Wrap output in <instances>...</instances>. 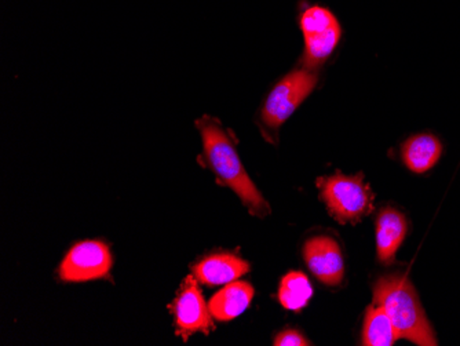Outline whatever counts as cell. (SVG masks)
Returning a JSON list of instances; mask_svg holds the SVG:
<instances>
[{
	"label": "cell",
	"instance_id": "cell-1",
	"mask_svg": "<svg viewBox=\"0 0 460 346\" xmlns=\"http://www.w3.org/2000/svg\"><path fill=\"white\" fill-rule=\"evenodd\" d=\"M196 128L200 131L203 157L207 166L218 175L225 185L236 192L250 213L258 217L268 216L270 208L254 182L248 177L237 154L236 142L224 130L221 121L211 116H203L196 121Z\"/></svg>",
	"mask_w": 460,
	"mask_h": 346
},
{
	"label": "cell",
	"instance_id": "cell-2",
	"mask_svg": "<svg viewBox=\"0 0 460 346\" xmlns=\"http://www.w3.org/2000/svg\"><path fill=\"white\" fill-rule=\"evenodd\" d=\"M374 304L386 312L397 337L420 346L438 345L420 296L407 276L390 275L379 279L374 286Z\"/></svg>",
	"mask_w": 460,
	"mask_h": 346
},
{
	"label": "cell",
	"instance_id": "cell-3",
	"mask_svg": "<svg viewBox=\"0 0 460 346\" xmlns=\"http://www.w3.org/2000/svg\"><path fill=\"white\" fill-rule=\"evenodd\" d=\"M304 35V67L316 71L332 56L342 39V27L337 15L322 4H304L298 14Z\"/></svg>",
	"mask_w": 460,
	"mask_h": 346
},
{
	"label": "cell",
	"instance_id": "cell-4",
	"mask_svg": "<svg viewBox=\"0 0 460 346\" xmlns=\"http://www.w3.org/2000/svg\"><path fill=\"white\" fill-rule=\"evenodd\" d=\"M316 184L328 211L340 224H356L374 208V193L364 184L363 174L322 177Z\"/></svg>",
	"mask_w": 460,
	"mask_h": 346
},
{
	"label": "cell",
	"instance_id": "cell-5",
	"mask_svg": "<svg viewBox=\"0 0 460 346\" xmlns=\"http://www.w3.org/2000/svg\"><path fill=\"white\" fill-rule=\"evenodd\" d=\"M319 82V75L312 69L299 68L281 77L270 90L262 110L261 120L269 131H278L309 97Z\"/></svg>",
	"mask_w": 460,
	"mask_h": 346
},
{
	"label": "cell",
	"instance_id": "cell-6",
	"mask_svg": "<svg viewBox=\"0 0 460 346\" xmlns=\"http://www.w3.org/2000/svg\"><path fill=\"white\" fill-rule=\"evenodd\" d=\"M112 257L110 250L101 242H82L72 247L62 261L59 276L64 281L95 280L110 273Z\"/></svg>",
	"mask_w": 460,
	"mask_h": 346
},
{
	"label": "cell",
	"instance_id": "cell-7",
	"mask_svg": "<svg viewBox=\"0 0 460 346\" xmlns=\"http://www.w3.org/2000/svg\"><path fill=\"white\" fill-rule=\"evenodd\" d=\"M174 315L177 333L183 338L195 333L208 334L213 329L210 309L207 308L193 276H188L182 283L175 299Z\"/></svg>",
	"mask_w": 460,
	"mask_h": 346
},
{
	"label": "cell",
	"instance_id": "cell-8",
	"mask_svg": "<svg viewBox=\"0 0 460 346\" xmlns=\"http://www.w3.org/2000/svg\"><path fill=\"white\" fill-rule=\"evenodd\" d=\"M304 257L307 267L322 283L335 288L345 275L340 244L328 236H316L305 243Z\"/></svg>",
	"mask_w": 460,
	"mask_h": 346
},
{
	"label": "cell",
	"instance_id": "cell-9",
	"mask_svg": "<svg viewBox=\"0 0 460 346\" xmlns=\"http://www.w3.org/2000/svg\"><path fill=\"white\" fill-rule=\"evenodd\" d=\"M443 151V142L436 134H413L402 142V162L415 174H425L440 162Z\"/></svg>",
	"mask_w": 460,
	"mask_h": 346
},
{
	"label": "cell",
	"instance_id": "cell-10",
	"mask_svg": "<svg viewBox=\"0 0 460 346\" xmlns=\"http://www.w3.org/2000/svg\"><path fill=\"white\" fill-rule=\"evenodd\" d=\"M407 232L408 222L404 214L392 208L381 211L376 219V249L381 262H393Z\"/></svg>",
	"mask_w": 460,
	"mask_h": 346
},
{
	"label": "cell",
	"instance_id": "cell-11",
	"mask_svg": "<svg viewBox=\"0 0 460 346\" xmlns=\"http://www.w3.org/2000/svg\"><path fill=\"white\" fill-rule=\"evenodd\" d=\"M248 271V262L234 254L210 255L193 268L196 279L208 286H218L237 280Z\"/></svg>",
	"mask_w": 460,
	"mask_h": 346
},
{
	"label": "cell",
	"instance_id": "cell-12",
	"mask_svg": "<svg viewBox=\"0 0 460 346\" xmlns=\"http://www.w3.org/2000/svg\"><path fill=\"white\" fill-rule=\"evenodd\" d=\"M254 298V288L245 281H230L226 288L216 294L208 304L211 315L219 322L236 319L250 306Z\"/></svg>",
	"mask_w": 460,
	"mask_h": 346
},
{
	"label": "cell",
	"instance_id": "cell-13",
	"mask_svg": "<svg viewBox=\"0 0 460 346\" xmlns=\"http://www.w3.org/2000/svg\"><path fill=\"white\" fill-rule=\"evenodd\" d=\"M399 340L392 320L381 306H369L364 320L363 345L392 346Z\"/></svg>",
	"mask_w": 460,
	"mask_h": 346
},
{
	"label": "cell",
	"instance_id": "cell-14",
	"mask_svg": "<svg viewBox=\"0 0 460 346\" xmlns=\"http://www.w3.org/2000/svg\"><path fill=\"white\" fill-rule=\"evenodd\" d=\"M313 288L309 279L301 272H289L281 280L279 299L288 311H301L312 298Z\"/></svg>",
	"mask_w": 460,
	"mask_h": 346
},
{
	"label": "cell",
	"instance_id": "cell-15",
	"mask_svg": "<svg viewBox=\"0 0 460 346\" xmlns=\"http://www.w3.org/2000/svg\"><path fill=\"white\" fill-rule=\"evenodd\" d=\"M273 345L276 346H305L310 345L309 341L301 334V333L296 332V330H286V332H281L278 337L275 338V343Z\"/></svg>",
	"mask_w": 460,
	"mask_h": 346
}]
</instances>
